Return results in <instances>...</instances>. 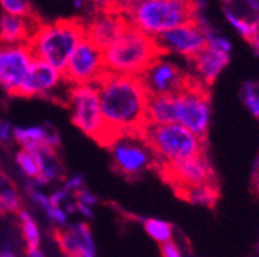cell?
<instances>
[{
    "mask_svg": "<svg viewBox=\"0 0 259 257\" xmlns=\"http://www.w3.org/2000/svg\"><path fill=\"white\" fill-rule=\"evenodd\" d=\"M110 140L122 133H141L147 125L150 95L139 76L105 73L96 83Z\"/></svg>",
    "mask_w": 259,
    "mask_h": 257,
    "instance_id": "6da1fadb",
    "label": "cell"
},
{
    "mask_svg": "<svg viewBox=\"0 0 259 257\" xmlns=\"http://www.w3.org/2000/svg\"><path fill=\"white\" fill-rule=\"evenodd\" d=\"M85 37V22L80 19H60L39 23L28 45L37 60L63 73L70 57Z\"/></svg>",
    "mask_w": 259,
    "mask_h": 257,
    "instance_id": "7a4b0ae2",
    "label": "cell"
},
{
    "mask_svg": "<svg viewBox=\"0 0 259 257\" xmlns=\"http://www.w3.org/2000/svg\"><path fill=\"white\" fill-rule=\"evenodd\" d=\"M162 56L156 39L128 25L119 39L104 49L107 73L141 76L151 63Z\"/></svg>",
    "mask_w": 259,
    "mask_h": 257,
    "instance_id": "3957f363",
    "label": "cell"
},
{
    "mask_svg": "<svg viewBox=\"0 0 259 257\" xmlns=\"http://www.w3.org/2000/svg\"><path fill=\"white\" fill-rule=\"evenodd\" d=\"M125 17L132 26L157 39L167 31L196 20L198 11L190 0H139Z\"/></svg>",
    "mask_w": 259,
    "mask_h": 257,
    "instance_id": "277c9868",
    "label": "cell"
},
{
    "mask_svg": "<svg viewBox=\"0 0 259 257\" xmlns=\"http://www.w3.org/2000/svg\"><path fill=\"white\" fill-rule=\"evenodd\" d=\"M141 134L154 152L159 167L179 164L205 154V139L196 136L179 123H147Z\"/></svg>",
    "mask_w": 259,
    "mask_h": 257,
    "instance_id": "5b68a950",
    "label": "cell"
},
{
    "mask_svg": "<svg viewBox=\"0 0 259 257\" xmlns=\"http://www.w3.org/2000/svg\"><path fill=\"white\" fill-rule=\"evenodd\" d=\"M71 110V122L88 137L107 146L110 134L102 117L99 94L96 85H74L68 88V99Z\"/></svg>",
    "mask_w": 259,
    "mask_h": 257,
    "instance_id": "8992f818",
    "label": "cell"
},
{
    "mask_svg": "<svg viewBox=\"0 0 259 257\" xmlns=\"http://www.w3.org/2000/svg\"><path fill=\"white\" fill-rule=\"evenodd\" d=\"M116 171L125 177H138L147 170L157 168V159L141 133H122L107 145Z\"/></svg>",
    "mask_w": 259,
    "mask_h": 257,
    "instance_id": "52a82bcc",
    "label": "cell"
},
{
    "mask_svg": "<svg viewBox=\"0 0 259 257\" xmlns=\"http://www.w3.org/2000/svg\"><path fill=\"white\" fill-rule=\"evenodd\" d=\"M211 119L208 88L191 82L179 94H175V123L185 126L196 136L205 139Z\"/></svg>",
    "mask_w": 259,
    "mask_h": 257,
    "instance_id": "ba28073f",
    "label": "cell"
},
{
    "mask_svg": "<svg viewBox=\"0 0 259 257\" xmlns=\"http://www.w3.org/2000/svg\"><path fill=\"white\" fill-rule=\"evenodd\" d=\"M107 73L104 49L85 37L70 57L63 70V79L70 86L74 85H96Z\"/></svg>",
    "mask_w": 259,
    "mask_h": 257,
    "instance_id": "9c48e42d",
    "label": "cell"
},
{
    "mask_svg": "<svg viewBox=\"0 0 259 257\" xmlns=\"http://www.w3.org/2000/svg\"><path fill=\"white\" fill-rule=\"evenodd\" d=\"M139 77L150 97L179 94L193 82L191 74L181 70L175 62L165 59V54L159 56Z\"/></svg>",
    "mask_w": 259,
    "mask_h": 257,
    "instance_id": "30bf717a",
    "label": "cell"
},
{
    "mask_svg": "<svg viewBox=\"0 0 259 257\" xmlns=\"http://www.w3.org/2000/svg\"><path fill=\"white\" fill-rule=\"evenodd\" d=\"M34 60L28 43L0 45V88L17 95Z\"/></svg>",
    "mask_w": 259,
    "mask_h": 257,
    "instance_id": "8fae6325",
    "label": "cell"
},
{
    "mask_svg": "<svg viewBox=\"0 0 259 257\" xmlns=\"http://www.w3.org/2000/svg\"><path fill=\"white\" fill-rule=\"evenodd\" d=\"M156 42L162 54H178L190 60L207 46L205 34L196 20L167 31L160 34Z\"/></svg>",
    "mask_w": 259,
    "mask_h": 257,
    "instance_id": "7c38bea8",
    "label": "cell"
},
{
    "mask_svg": "<svg viewBox=\"0 0 259 257\" xmlns=\"http://www.w3.org/2000/svg\"><path fill=\"white\" fill-rule=\"evenodd\" d=\"M157 170L162 177L171 183L175 191L202 183H216L214 171L207 154L191 157L179 164L159 167Z\"/></svg>",
    "mask_w": 259,
    "mask_h": 257,
    "instance_id": "4fadbf2b",
    "label": "cell"
},
{
    "mask_svg": "<svg viewBox=\"0 0 259 257\" xmlns=\"http://www.w3.org/2000/svg\"><path fill=\"white\" fill-rule=\"evenodd\" d=\"M125 14L117 10H99L88 22H85V34L101 49L114 43L128 26Z\"/></svg>",
    "mask_w": 259,
    "mask_h": 257,
    "instance_id": "5bb4252c",
    "label": "cell"
},
{
    "mask_svg": "<svg viewBox=\"0 0 259 257\" xmlns=\"http://www.w3.org/2000/svg\"><path fill=\"white\" fill-rule=\"evenodd\" d=\"M63 83L67 82L63 79L62 71L36 59L32 62L29 73L22 83L17 95L19 97H50L60 89Z\"/></svg>",
    "mask_w": 259,
    "mask_h": 257,
    "instance_id": "9a60e30c",
    "label": "cell"
},
{
    "mask_svg": "<svg viewBox=\"0 0 259 257\" xmlns=\"http://www.w3.org/2000/svg\"><path fill=\"white\" fill-rule=\"evenodd\" d=\"M56 240L67 257H96V243L87 222L60 228L56 233Z\"/></svg>",
    "mask_w": 259,
    "mask_h": 257,
    "instance_id": "2e32d148",
    "label": "cell"
},
{
    "mask_svg": "<svg viewBox=\"0 0 259 257\" xmlns=\"http://www.w3.org/2000/svg\"><path fill=\"white\" fill-rule=\"evenodd\" d=\"M229 60H230L229 54H224L205 46L196 57L191 59L193 80L208 88L210 85L214 83V80L219 77L222 70L229 65Z\"/></svg>",
    "mask_w": 259,
    "mask_h": 257,
    "instance_id": "e0dca14e",
    "label": "cell"
},
{
    "mask_svg": "<svg viewBox=\"0 0 259 257\" xmlns=\"http://www.w3.org/2000/svg\"><path fill=\"white\" fill-rule=\"evenodd\" d=\"M40 22L36 16L19 17L2 14L0 16V45H19L28 43Z\"/></svg>",
    "mask_w": 259,
    "mask_h": 257,
    "instance_id": "ac0fdd59",
    "label": "cell"
},
{
    "mask_svg": "<svg viewBox=\"0 0 259 257\" xmlns=\"http://www.w3.org/2000/svg\"><path fill=\"white\" fill-rule=\"evenodd\" d=\"M14 142L19 143L22 149L28 151L39 146H48L56 151L60 146V136L48 123L37 126H16Z\"/></svg>",
    "mask_w": 259,
    "mask_h": 257,
    "instance_id": "d6986e66",
    "label": "cell"
},
{
    "mask_svg": "<svg viewBox=\"0 0 259 257\" xmlns=\"http://www.w3.org/2000/svg\"><path fill=\"white\" fill-rule=\"evenodd\" d=\"M147 123L167 125L175 123V95L150 97L147 108Z\"/></svg>",
    "mask_w": 259,
    "mask_h": 257,
    "instance_id": "ffe728a7",
    "label": "cell"
},
{
    "mask_svg": "<svg viewBox=\"0 0 259 257\" xmlns=\"http://www.w3.org/2000/svg\"><path fill=\"white\" fill-rule=\"evenodd\" d=\"M176 194L194 205L213 207L219 197V191L216 183H202V185H194V186L178 189Z\"/></svg>",
    "mask_w": 259,
    "mask_h": 257,
    "instance_id": "44dd1931",
    "label": "cell"
},
{
    "mask_svg": "<svg viewBox=\"0 0 259 257\" xmlns=\"http://www.w3.org/2000/svg\"><path fill=\"white\" fill-rule=\"evenodd\" d=\"M19 220H20L22 236L26 243V249L40 248V228L36 219L32 217V214L28 210L22 208L19 211Z\"/></svg>",
    "mask_w": 259,
    "mask_h": 257,
    "instance_id": "7402d4cb",
    "label": "cell"
},
{
    "mask_svg": "<svg viewBox=\"0 0 259 257\" xmlns=\"http://www.w3.org/2000/svg\"><path fill=\"white\" fill-rule=\"evenodd\" d=\"M145 233L159 245L173 240V225L160 219H145L144 220Z\"/></svg>",
    "mask_w": 259,
    "mask_h": 257,
    "instance_id": "603a6c76",
    "label": "cell"
},
{
    "mask_svg": "<svg viewBox=\"0 0 259 257\" xmlns=\"http://www.w3.org/2000/svg\"><path fill=\"white\" fill-rule=\"evenodd\" d=\"M225 19L236 29V33L242 39H245L248 42L254 37V34L259 31V17L256 20H247L244 17H239L235 11L227 10L225 11Z\"/></svg>",
    "mask_w": 259,
    "mask_h": 257,
    "instance_id": "cb8c5ba5",
    "label": "cell"
},
{
    "mask_svg": "<svg viewBox=\"0 0 259 257\" xmlns=\"http://www.w3.org/2000/svg\"><path fill=\"white\" fill-rule=\"evenodd\" d=\"M16 159V165L19 167V170L31 180H36L40 174V167L37 159L34 157V154L26 151V149H19L14 156Z\"/></svg>",
    "mask_w": 259,
    "mask_h": 257,
    "instance_id": "d4e9b609",
    "label": "cell"
},
{
    "mask_svg": "<svg viewBox=\"0 0 259 257\" xmlns=\"http://www.w3.org/2000/svg\"><path fill=\"white\" fill-rule=\"evenodd\" d=\"M20 197L10 186H0V213H19Z\"/></svg>",
    "mask_w": 259,
    "mask_h": 257,
    "instance_id": "484cf974",
    "label": "cell"
},
{
    "mask_svg": "<svg viewBox=\"0 0 259 257\" xmlns=\"http://www.w3.org/2000/svg\"><path fill=\"white\" fill-rule=\"evenodd\" d=\"M0 8L4 14L19 16V17H31L34 16L28 0H0Z\"/></svg>",
    "mask_w": 259,
    "mask_h": 257,
    "instance_id": "4316f807",
    "label": "cell"
},
{
    "mask_svg": "<svg viewBox=\"0 0 259 257\" xmlns=\"http://www.w3.org/2000/svg\"><path fill=\"white\" fill-rule=\"evenodd\" d=\"M242 100L247 107V110L259 119V89L254 83H245L242 88Z\"/></svg>",
    "mask_w": 259,
    "mask_h": 257,
    "instance_id": "83f0119b",
    "label": "cell"
},
{
    "mask_svg": "<svg viewBox=\"0 0 259 257\" xmlns=\"http://www.w3.org/2000/svg\"><path fill=\"white\" fill-rule=\"evenodd\" d=\"M28 196L32 200V203H36L40 210H44L45 213L51 208V202H50V196H47L45 192H42L40 189H37L36 185H29L28 188Z\"/></svg>",
    "mask_w": 259,
    "mask_h": 257,
    "instance_id": "f1b7e54d",
    "label": "cell"
},
{
    "mask_svg": "<svg viewBox=\"0 0 259 257\" xmlns=\"http://www.w3.org/2000/svg\"><path fill=\"white\" fill-rule=\"evenodd\" d=\"M47 216L48 219L57 225L59 228H65L68 225V217L70 214L67 213V210H65L63 207H51L48 211H47Z\"/></svg>",
    "mask_w": 259,
    "mask_h": 257,
    "instance_id": "f546056e",
    "label": "cell"
},
{
    "mask_svg": "<svg viewBox=\"0 0 259 257\" xmlns=\"http://www.w3.org/2000/svg\"><path fill=\"white\" fill-rule=\"evenodd\" d=\"M83 188H85V179L80 174L71 176V177H68L67 180L63 182V189L67 192H70L71 196H74L77 191H80Z\"/></svg>",
    "mask_w": 259,
    "mask_h": 257,
    "instance_id": "4dcf8cb0",
    "label": "cell"
},
{
    "mask_svg": "<svg viewBox=\"0 0 259 257\" xmlns=\"http://www.w3.org/2000/svg\"><path fill=\"white\" fill-rule=\"evenodd\" d=\"M74 199H76V202L77 203H82V205H88V207H94L96 203H97V197L93 194L91 191H88L87 188H83V189H80V191H77L76 194L73 196Z\"/></svg>",
    "mask_w": 259,
    "mask_h": 257,
    "instance_id": "1f68e13d",
    "label": "cell"
},
{
    "mask_svg": "<svg viewBox=\"0 0 259 257\" xmlns=\"http://www.w3.org/2000/svg\"><path fill=\"white\" fill-rule=\"evenodd\" d=\"M14 140V128L7 122L0 119V143H11Z\"/></svg>",
    "mask_w": 259,
    "mask_h": 257,
    "instance_id": "d6a6232c",
    "label": "cell"
},
{
    "mask_svg": "<svg viewBox=\"0 0 259 257\" xmlns=\"http://www.w3.org/2000/svg\"><path fill=\"white\" fill-rule=\"evenodd\" d=\"M71 194L70 192H67L63 188L60 189H56L54 192H51L50 194V202H51V207H65L68 203V197Z\"/></svg>",
    "mask_w": 259,
    "mask_h": 257,
    "instance_id": "836d02e7",
    "label": "cell"
},
{
    "mask_svg": "<svg viewBox=\"0 0 259 257\" xmlns=\"http://www.w3.org/2000/svg\"><path fill=\"white\" fill-rule=\"evenodd\" d=\"M160 257H184V255L178 243L175 240H170L160 245Z\"/></svg>",
    "mask_w": 259,
    "mask_h": 257,
    "instance_id": "e575fe53",
    "label": "cell"
},
{
    "mask_svg": "<svg viewBox=\"0 0 259 257\" xmlns=\"http://www.w3.org/2000/svg\"><path fill=\"white\" fill-rule=\"evenodd\" d=\"M87 2L99 10H113L116 7V0H87Z\"/></svg>",
    "mask_w": 259,
    "mask_h": 257,
    "instance_id": "d590c367",
    "label": "cell"
},
{
    "mask_svg": "<svg viewBox=\"0 0 259 257\" xmlns=\"http://www.w3.org/2000/svg\"><path fill=\"white\" fill-rule=\"evenodd\" d=\"M76 213H79L85 220H91L94 217V213H93V208L91 207L82 205V203H77V202H76Z\"/></svg>",
    "mask_w": 259,
    "mask_h": 257,
    "instance_id": "8d00e7d4",
    "label": "cell"
},
{
    "mask_svg": "<svg viewBox=\"0 0 259 257\" xmlns=\"http://www.w3.org/2000/svg\"><path fill=\"white\" fill-rule=\"evenodd\" d=\"M26 257H45V254L40 248H32L26 249Z\"/></svg>",
    "mask_w": 259,
    "mask_h": 257,
    "instance_id": "74e56055",
    "label": "cell"
},
{
    "mask_svg": "<svg viewBox=\"0 0 259 257\" xmlns=\"http://www.w3.org/2000/svg\"><path fill=\"white\" fill-rule=\"evenodd\" d=\"M247 7L259 17V0H247Z\"/></svg>",
    "mask_w": 259,
    "mask_h": 257,
    "instance_id": "f35d334b",
    "label": "cell"
},
{
    "mask_svg": "<svg viewBox=\"0 0 259 257\" xmlns=\"http://www.w3.org/2000/svg\"><path fill=\"white\" fill-rule=\"evenodd\" d=\"M0 257H17V254L11 248H2L0 249Z\"/></svg>",
    "mask_w": 259,
    "mask_h": 257,
    "instance_id": "ab89813d",
    "label": "cell"
},
{
    "mask_svg": "<svg viewBox=\"0 0 259 257\" xmlns=\"http://www.w3.org/2000/svg\"><path fill=\"white\" fill-rule=\"evenodd\" d=\"M254 189H256V192L259 194V176H256V179H254Z\"/></svg>",
    "mask_w": 259,
    "mask_h": 257,
    "instance_id": "60d3db41",
    "label": "cell"
}]
</instances>
